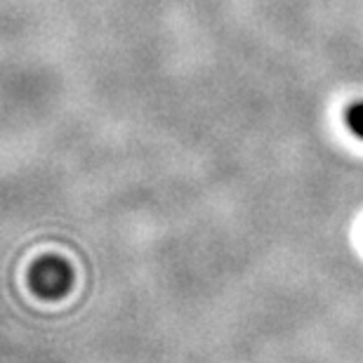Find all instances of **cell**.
Instances as JSON below:
<instances>
[{
    "label": "cell",
    "mask_w": 363,
    "mask_h": 363,
    "mask_svg": "<svg viewBox=\"0 0 363 363\" xmlns=\"http://www.w3.org/2000/svg\"><path fill=\"white\" fill-rule=\"evenodd\" d=\"M345 121H347V128H350L359 140H363V101H354V104L347 108Z\"/></svg>",
    "instance_id": "6da1fadb"
}]
</instances>
